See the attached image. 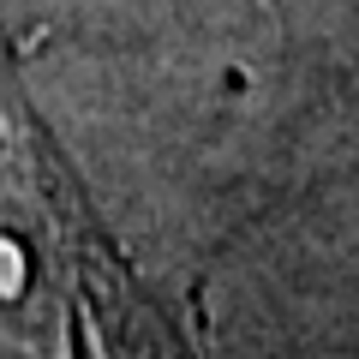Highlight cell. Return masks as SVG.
<instances>
[{"label":"cell","mask_w":359,"mask_h":359,"mask_svg":"<svg viewBox=\"0 0 359 359\" xmlns=\"http://www.w3.org/2000/svg\"><path fill=\"white\" fill-rule=\"evenodd\" d=\"M0 359H192L138 287L0 48Z\"/></svg>","instance_id":"6da1fadb"}]
</instances>
